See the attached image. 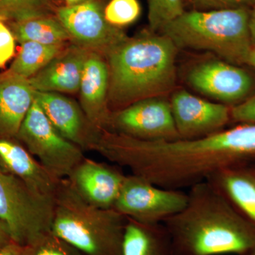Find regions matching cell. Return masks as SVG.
Wrapping results in <instances>:
<instances>
[{
	"label": "cell",
	"instance_id": "cell-1",
	"mask_svg": "<svg viewBox=\"0 0 255 255\" xmlns=\"http://www.w3.org/2000/svg\"><path fill=\"white\" fill-rule=\"evenodd\" d=\"M94 151L159 187L181 190L255 158V124H241L197 138L167 141L102 130Z\"/></svg>",
	"mask_w": 255,
	"mask_h": 255
},
{
	"label": "cell",
	"instance_id": "cell-2",
	"mask_svg": "<svg viewBox=\"0 0 255 255\" xmlns=\"http://www.w3.org/2000/svg\"><path fill=\"white\" fill-rule=\"evenodd\" d=\"M184 209L162 223L169 255H246L255 250V225L209 181L194 184Z\"/></svg>",
	"mask_w": 255,
	"mask_h": 255
},
{
	"label": "cell",
	"instance_id": "cell-3",
	"mask_svg": "<svg viewBox=\"0 0 255 255\" xmlns=\"http://www.w3.org/2000/svg\"><path fill=\"white\" fill-rule=\"evenodd\" d=\"M177 50L168 36L150 30L128 37L112 50L105 57L110 70L111 112L170 92L177 80Z\"/></svg>",
	"mask_w": 255,
	"mask_h": 255
},
{
	"label": "cell",
	"instance_id": "cell-4",
	"mask_svg": "<svg viewBox=\"0 0 255 255\" xmlns=\"http://www.w3.org/2000/svg\"><path fill=\"white\" fill-rule=\"evenodd\" d=\"M127 218L79 195L67 178L54 195L51 233L87 255H122Z\"/></svg>",
	"mask_w": 255,
	"mask_h": 255
},
{
	"label": "cell",
	"instance_id": "cell-5",
	"mask_svg": "<svg viewBox=\"0 0 255 255\" xmlns=\"http://www.w3.org/2000/svg\"><path fill=\"white\" fill-rule=\"evenodd\" d=\"M250 14L247 8L184 11L161 33L178 48L208 50L228 63L246 64L253 47Z\"/></svg>",
	"mask_w": 255,
	"mask_h": 255
},
{
	"label": "cell",
	"instance_id": "cell-6",
	"mask_svg": "<svg viewBox=\"0 0 255 255\" xmlns=\"http://www.w3.org/2000/svg\"><path fill=\"white\" fill-rule=\"evenodd\" d=\"M54 197L42 195L0 169V222L11 240L35 246L51 232Z\"/></svg>",
	"mask_w": 255,
	"mask_h": 255
},
{
	"label": "cell",
	"instance_id": "cell-7",
	"mask_svg": "<svg viewBox=\"0 0 255 255\" xmlns=\"http://www.w3.org/2000/svg\"><path fill=\"white\" fill-rule=\"evenodd\" d=\"M16 138L58 179L68 178L85 157V151L55 128L35 100L23 119Z\"/></svg>",
	"mask_w": 255,
	"mask_h": 255
},
{
	"label": "cell",
	"instance_id": "cell-8",
	"mask_svg": "<svg viewBox=\"0 0 255 255\" xmlns=\"http://www.w3.org/2000/svg\"><path fill=\"white\" fill-rule=\"evenodd\" d=\"M187 199L181 190L160 187L130 174L126 176L114 209L137 222L160 224L184 209Z\"/></svg>",
	"mask_w": 255,
	"mask_h": 255
},
{
	"label": "cell",
	"instance_id": "cell-9",
	"mask_svg": "<svg viewBox=\"0 0 255 255\" xmlns=\"http://www.w3.org/2000/svg\"><path fill=\"white\" fill-rule=\"evenodd\" d=\"M56 17L71 38V43L91 52L107 56L128 38L122 28L106 19L105 8L98 0H87L56 10Z\"/></svg>",
	"mask_w": 255,
	"mask_h": 255
},
{
	"label": "cell",
	"instance_id": "cell-10",
	"mask_svg": "<svg viewBox=\"0 0 255 255\" xmlns=\"http://www.w3.org/2000/svg\"><path fill=\"white\" fill-rule=\"evenodd\" d=\"M106 130L151 141L179 139L170 102L163 97L138 101L112 112Z\"/></svg>",
	"mask_w": 255,
	"mask_h": 255
},
{
	"label": "cell",
	"instance_id": "cell-11",
	"mask_svg": "<svg viewBox=\"0 0 255 255\" xmlns=\"http://www.w3.org/2000/svg\"><path fill=\"white\" fill-rule=\"evenodd\" d=\"M171 109L179 139H194L223 130L231 119V108L193 95L184 90L176 92Z\"/></svg>",
	"mask_w": 255,
	"mask_h": 255
},
{
	"label": "cell",
	"instance_id": "cell-12",
	"mask_svg": "<svg viewBox=\"0 0 255 255\" xmlns=\"http://www.w3.org/2000/svg\"><path fill=\"white\" fill-rule=\"evenodd\" d=\"M34 100L64 137L84 151H94L102 130L92 125L78 102L52 92L35 91Z\"/></svg>",
	"mask_w": 255,
	"mask_h": 255
},
{
	"label": "cell",
	"instance_id": "cell-13",
	"mask_svg": "<svg viewBox=\"0 0 255 255\" xmlns=\"http://www.w3.org/2000/svg\"><path fill=\"white\" fill-rule=\"evenodd\" d=\"M188 82L197 91L224 105L241 103L253 87V80L246 70L219 60L196 65L188 75Z\"/></svg>",
	"mask_w": 255,
	"mask_h": 255
},
{
	"label": "cell",
	"instance_id": "cell-14",
	"mask_svg": "<svg viewBox=\"0 0 255 255\" xmlns=\"http://www.w3.org/2000/svg\"><path fill=\"white\" fill-rule=\"evenodd\" d=\"M119 167L85 157L67 179L87 202L103 209H114L127 176Z\"/></svg>",
	"mask_w": 255,
	"mask_h": 255
},
{
	"label": "cell",
	"instance_id": "cell-15",
	"mask_svg": "<svg viewBox=\"0 0 255 255\" xmlns=\"http://www.w3.org/2000/svg\"><path fill=\"white\" fill-rule=\"evenodd\" d=\"M110 70L103 55L90 52L80 82V105L88 120L100 130H107L112 112L108 104Z\"/></svg>",
	"mask_w": 255,
	"mask_h": 255
},
{
	"label": "cell",
	"instance_id": "cell-16",
	"mask_svg": "<svg viewBox=\"0 0 255 255\" xmlns=\"http://www.w3.org/2000/svg\"><path fill=\"white\" fill-rule=\"evenodd\" d=\"M90 52L75 43H68L61 53L28 81L35 91L77 93Z\"/></svg>",
	"mask_w": 255,
	"mask_h": 255
},
{
	"label": "cell",
	"instance_id": "cell-17",
	"mask_svg": "<svg viewBox=\"0 0 255 255\" xmlns=\"http://www.w3.org/2000/svg\"><path fill=\"white\" fill-rule=\"evenodd\" d=\"M0 169L38 194L51 197L60 180L51 175L16 137L0 136Z\"/></svg>",
	"mask_w": 255,
	"mask_h": 255
},
{
	"label": "cell",
	"instance_id": "cell-18",
	"mask_svg": "<svg viewBox=\"0 0 255 255\" xmlns=\"http://www.w3.org/2000/svg\"><path fill=\"white\" fill-rule=\"evenodd\" d=\"M34 92L27 79L0 73V136L16 137L34 101Z\"/></svg>",
	"mask_w": 255,
	"mask_h": 255
},
{
	"label": "cell",
	"instance_id": "cell-19",
	"mask_svg": "<svg viewBox=\"0 0 255 255\" xmlns=\"http://www.w3.org/2000/svg\"><path fill=\"white\" fill-rule=\"evenodd\" d=\"M207 181L255 225V168L243 165L228 167L213 174Z\"/></svg>",
	"mask_w": 255,
	"mask_h": 255
},
{
	"label": "cell",
	"instance_id": "cell-20",
	"mask_svg": "<svg viewBox=\"0 0 255 255\" xmlns=\"http://www.w3.org/2000/svg\"><path fill=\"white\" fill-rule=\"evenodd\" d=\"M122 255H169L164 225L144 224L127 218Z\"/></svg>",
	"mask_w": 255,
	"mask_h": 255
},
{
	"label": "cell",
	"instance_id": "cell-21",
	"mask_svg": "<svg viewBox=\"0 0 255 255\" xmlns=\"http://www.w3.org/2000/svg\"><path fill=\"white\" fill-rule=\"evenodd\" d=\"M19 43L35 42L44 45L66 44L70 35L57 17L43 16L18 22L6 23Z\"/></svg>",
	"mask_w": 255,
	"mask_h": 255
},
{
	"label": "cell",
	"instance_id": "cell-22",
	"mask_svg": "<svg viewBox=\"0 0 255 255\" xmlns=\"http://www.w3.org/2000/svg\"><path fill=\"white\" fill-rule=\"evenodd\" d=\"M68 45V43L44 45L35 42H24L21 43V49L14 61L5 71L28 80L45 68Z\"/></svg>",
	"mask_w": 255,
	"mask_h": 255
},
{
	"label": "cell",
	"instance_id": "cell-23",
	"mask_svg": "<svg viewBox=\"0 0 255 255\" xmlns=\"http://www.w3.org/2000/svg\"><path fill=\"white\" fill-rule=\"evenodd\" d=\"M53 0H0V19L5 23L53 16Z\"/></svg>",
	"mask_w": 255,
	"mask_h": 255
},
{
	"label": "cell",
	"instance_id": "cell-24",
	"mask_svg": "<svg viewBox=\"0 0 255 255\" xmlns=\"http://www.w3.org/2000/svg\"><path fill=\"white\" fill-rule=\"evenodd\" d=\"M149 28L161 31L171 21L184 12L183 0H147Z\"/></svg>",
	"mask_w": 255,
	"mask_h": 255
},
{
	"label": "cell",
	"instance_id": "cell-25",
	"mask_svg": "<svg viewBox=\"0 0 255 255\" xmlns=\"http://www.w3.org/2000/svg\"><path fill=\"white\" fill-rule=\"evenodd\" d=\"M141 12L137 0H112L105 8L106 19L117 27H122L136 21Z\"/></svg>",
	"mask_w": 255,
	"mask_h": 255
},
{
	"label": "cell",
	"instance_id": "cell-26",
	"mask_svg": "<svg viewBox=\"0 0 255 255\" xmlns=\"http://www.w3.org/2000/svg\"><path fill=\"white\" fill-rule=\"evenodd\" d=\"M33 255H87L50 232L36 246Z\"/></svg>",
	"mask_w": 255,
	"mask_h": 255
},
{
	"label": "cell",
	"instance_id": "cell-27",
	"mask_svg": "<svg viewBox=\"0 0 255 255\" xmlns=\"http://www.w3.org/2000/svg\"><path fill=\"white\" fill-rule=\"evenodd\" d=\"M196 10H220L247 8L251 9L255 0H191Z\"/></svg>",
	"mask_w": 255,
	"mask_h": 255
},
{
	"label": "cell",
	"instance_id": "cell-28",
	"mask_svg": "<svg viewBox=\"0 0 255 255\" xmlns=\"http://www.w3.org/2000/svg\"><path fill=\"white\" fill-rule=\"evenodd\" d=\"M15 41L14 35L8 25L0 19V69L4 68L14 57Z\"/></svg>",
	"mask_w": 255,
	"mask_h": 255
},
{
	"label": "cell",
	"instance_id": "cell-29",
	"mask_svg": "<svg viewBox=\"0 0 255 255\" xmlns=\"http://www.w3.org/2000/svg\"><path fill=\"white\" fill-rule=\"evenodd\" d=\"M231 119L240 124H255V96L231 108Z\"/></svg>",
	"mask_w": 255,
	"mask_h": 255
},
{
	"label": "cell",
	"instance_id": "cell-30",
	"mask_svg": "<svg viewBox=\"0 0 255 255\" xmlns=\"http://www.w3.org/2000/svg\"><path fill=\"white\" fill-rule=\"evenodd\" d=\"M36 246H26L11 241L0 249V255H33Z\"/></svg>",
	"mask_w": 255,
	"mask_h": 255
},
{
	"label": "cell",
	"instance_id": "cell-31",
	"mask_svg": "<svg viewBox=\"0 0 255 255\" xmlns=\"http://www.w3.org/2000/svg\"><path fill=\"white\" fill-rule=\"evenodd\" d=\"M12 240L10 236L9 231L5 227L4 225L0 222V249L4 248Z\"/></svg>",
	"mask_w": 255,
	"mask_h": 255
},
{
	"label": "cell",
	"instance_id": "cell-32",
	"mask_svg": "<svg viewBox=\"0 0 255 255\" xmlns=\"http://www.w3.org/2000/svg\"><path fill=\"white\" fill-rule=\"evenodd\" d=\"M249 31L252 44H253V46H255V5L253 6V9L251 10L249 19Z\"/></svg>",
	"mask_w": 255,
	"mask_h": 255
},
{
	"label": "cell",
	"instance_id": "cell-33",
	"mask_svg": "<svg viewBox=\"0 0 255 255\" xmlns=\"http://www.w3.org/2000/svg\"><path fill=\"white\" fill-rule=\"evenodd\" d=\"M248 65L255 68V46L252 47L251 52H250L249 55H248V60L247 63Z\"/></svg>",
	"mask_w": 255,
	"mask_h": 255
},
{
	"label": "cell",
	"instance_id": "cell-34",
	"mask_svg": "<svg viewBox=\"0 0 255 255\" xmlns=\"http://www.w3.org/2000/svg\"><path fill=\"white\" fill-rule=\"evenodd\" d=\"M65 1L66 2L67 6H73V5L84 2V1H87V0H65Z\"/></svg>",
	"mask_w": 255,
	"mask_h": 255
},
{
	"label": "cell",
	"instance_id": "cell-35",
	"mask_svg": "<svg viewBox=\"0 0 255 255\" xmlns=\"http://www.w3.org/2000/svg\"><path fill=\"white\" fill-rule=\"evenodd\" d=\"M246 255H255V250L251 252V253H248V254H246Z\"/></svg>",
	"mask_w": 255,
	"mask_h": 255
}]
</instances>
